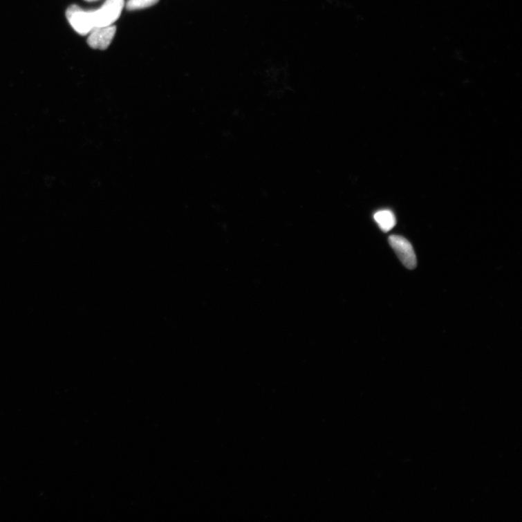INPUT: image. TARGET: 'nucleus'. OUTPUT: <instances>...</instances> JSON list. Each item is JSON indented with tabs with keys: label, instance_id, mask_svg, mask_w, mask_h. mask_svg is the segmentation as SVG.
<instances>
[{
	"label": "nucleus",
	"instance_id": "1",
	"mask_svg": "<svg viewBox=\"0 0 522 522\" xmlns=\"http://www.w3.org/2000/svg\"><path fill=\"white\" fill-rule=\"evenodd\" d=\"M124 0H106L98 10H93L95 27L111 26L120 17Z\"/></svg>",
	"mask_w": 522,
	"mask_h": 522
},
{
	"label": "nucleus",
	"instance_id": "2",
	"mask_svg": "<svg viewBox=\"0 0 522 522\" xmlns=\"http://www.w3.org/2000/svg\"><path fill=\"white\" fill-rule=\"evenodd\" d=\"M66 18L74 30L81 35L91 33L95 28L93 10L85 11L77 6H71L66 10Z\"/></svg>",
	"mask_w": 522,
	"mask_h": 522
},
{
	"label": "nucleus",
	"instance_id": "3",
	"mask_svg": "<svg viewBox=\"0 0 522 522\" xmlns=\"http://www.w3.org/2000/svg\"><path fill=\"white\" fill-rule=\"evenodd\" d=\"M389 243L401 263L409 270H414L417 264L416 257L411 244L407 239L398 235H391Z\"/></svg>",
	"mask_w": 522,
	"mask_h": 522
},
{
	"label": "nucleus",
	"instance_id": "4",
	"mask_svg": "<svg viewBox=\"0 0 522 522\" xmlns=\"http://www.w3.org/2000/svg\"><path fill=\"white\" fill-rule=\"evenodd\" d=\"M116 32V27L109 26L95 28L88 36L87 43L93 49L104 50L111 44Z\"/></svg>",
	"mask_w": 522,
	"mask_h": 522
},
{
	"label": "nucleus",
	"instance_id": "5",
	"mask_svg": "<svg viewBox=\"0 0 522 522\" xmlns=\"http://www.w3.org/2000/svg\"><path fill=\"white\" fill-rule=\"evenodd\" d=\"M380 228L384 232L391 231L396 225L394 214L390 210H381L374 216Z\"/></svg>",
	"mask_w": 522,
	"mask_h": 522
},
{
	"label": "nucleus",
	"instance_id": "6",
	"mask_svg": "<svg viewBox=\"0 0 522 522\" xmlns=\"http://www.w3.org/2000/svg\"><path fill=\"white\" fill-rule=\"evenodd\" d=\"M159 0H129L127 4L128 10H136L150 8L157 4Z\"/></svg>",
	"mask_w": 522,
	"mask_h": 522
},
{
	"label": "nucleus",
	"instance_id": "7",
	"mask_svg": "<svg viewBox=\"0 0 522 522\" xmlns=\"http://www.w3.org/2000/svg\"><path fill=\"white\" fill-rule=\"evenodd\" d=\"M85 1H87V2H95V1H97V0H85Z\"/></svg>",
	"mask_w": 522,
	"mask_h": 522
}]
</instances>
